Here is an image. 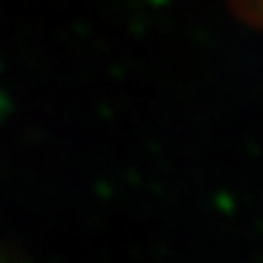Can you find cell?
Returning a JSON list of instances; mask_svg holds the SVG:
<instances>
[{"instance_id": "1", "label": "cell", "mask_w": 263, "mask_h": 263, "mask_svg": "<svg viewBox=\"0 0 263 263\" xmlns=\"http://www.w3.org/2000/svg\"><path fill=\"white\" fill-rule=\"evenodd\" d=\"M249 3H252V6H258V9L263 11V0H249Z\"/></svg>"}]
</instances>
